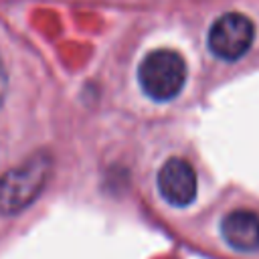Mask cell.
<instances>
[{"label":"cell","instance_id":"3","mask_svg":"<svg viewBox=\"0 0 259 259\" xmlns=\"http://www.w3.org/2000/svg\"><path fill=\"white\" fill-rule=\"evenodd\" d=\"M255 36L253 22L241 12H227L219 16L208 30V47L210 51L225 61L241 59Z\"/></svg>","mask_w":259,"mask_h":259},{"label":"cell","instance_id":"1","mask_svg":"<svg viewBox=\"0 0 259 259\" xmlns=\"http://www.w3.org/2000/svg\"><path fill=\"white\" fill-rule=\"evenodd\" d=\"M53 168V160L47 152H38L30 156L20 166L8 170L0 176V212L16 214L24 210L34 198L42 192L49 174Z\"/></svg>","mask_w":259,"mask_h":259},{"label":"cell","instance_id":"4","mask_svg":"<svg viewBox=\"0 0 259 259\" xmlns=\"http://www.w3.org/2000/svg\"><path fill=\"white\" fill-rule=\"evenodd\" d=\"M196 172L184 158H170L158 172V190L172 206H188L196 198Z\"/></svg>","mask_w":259,"mask_h":259},{"label":"cell","instance_id":"5","mask_svg":"<svg viewBox=\"0 0 259 259\" xmlns=\"http://www.w3.org/2000/svg\"><path fill=\"white\" fill-rule=\"evenodd\" d=\"M221 235L235 251H259V214L247 208L231 210L221 221Z\"/></svg>","mask_w":259,"mask_h":259},{"label":"cell","instance_id":"6","mask_svg":"<svg viewBox=\"0 0 259 259\" xmlns=\"http://www.w3.org/2000/svg\"><path fill=\"white\" fill-rule=\"evenodd\" d=\"M6 85H8V77H6V71L0 63V103L4 101V95H6Z\"/></svg>","mask_w":259,"mask_h":259},{"label":"cell","instance_id":"2","mask_svg":"<svg viewBox=\"0 0 259 259\" xmlns=\"http://www.w3.org/2000/svg\"><path fill=\"white\" fill-rule=\"evenodd\" d=\"M138 81L146 95L156 101H168L180 93L186 81V63L172 49H158L144 57L138 69Z\"/></svg>","mask_w":259,"mask_h":259}]
</instances>
